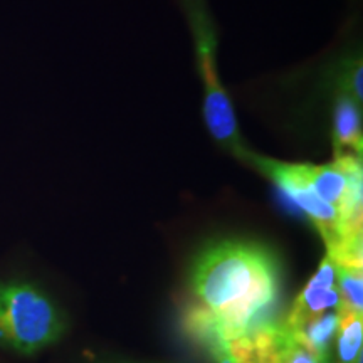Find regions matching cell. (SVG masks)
<instances>
[{
	"label": "cell",
	"mask_w": 363,
	"mask_h": 363,
	"mask_svg": "<svg viewBox=\"0 0 363 363\" xmlns=\"http://www.w3.org/2000/svg\"><path fill=\"white\" fill-rule=\"evenodd\" d=\"M190 286L199 301L189 318L192 333L214 331L235 340L269 321L279 298V262L262 244L220 240L199 254Z\"/></svg>",
	"instance_id": "6da1fadb"
},
{
	"label": "cell",
	"mask_w": 363,
	"mask_h": 363,
	"mask_svg": "<svg viewBox=\"0 0 363 363\" xmlns=\"http://www.w3.org/2000/svg\"><path fill=\"white\" fill-rule=\"evenodd\" d=\"M62 333V313L43 289L26 281H0V347L30 357Z\"/></svg>",
	"instance_id": "7a4b0ae2"
},
{
	"label": "cell",
	"mask_w": 363,
	"mask_h": 363,
	"mask_svg": "<svg viewBox=\"0 0 363 363\" xmlns=\"http://www.w3.org/2000/svg\"><path fill=\"white\" fill-rule=\"evenodd\" d=\"M190 19L197 44V56L201 62V72L206 93H203V118L211 135L224 145L225 148L233 150L234 155L249 158L251 153L244 148L242 140L239 135L238 118L234 115L233 103L222 88L219 72H217V39L206 12L201 11L195 4L190 7Z\"/></svg>",
	"instance_id": "3957f363"
},
{
	"label": "cell",
	"mask_w": 363,
	"mask_h": 363,
	"mask_svg": "<svg viewBox=\"0 0 363 363\" xmlns=\"http://www.w3.org/2000/svg\"><path fill=\"white\" fill-rule=\"evenodd\" d=\"M227 343L239 363H326L284 323L271 320Z\"/></svg>",
	"instance_id": "277c9868"
},
{
	"label": "cell",
	"mask_w": 363,
	"mask_h": 363,
	"mask_svg": "<svg viewBox=\"0 0 363 363\" xmlns=\"http://www.w3.org/2000/svg\"><path fill=\"white\" fill-rule=\"evenodd\" d=\"M337 310H342V299H340L337 278H335V264L326 254L313 278L308 281L303 291L294 299L284 323H294V321L305 320V318Z\"/></svg>",
	"instance_id": "5b68a950"
},
{
	"label": "cell",
	"mask_w": 363,
	"mask_h": 363,
	"mask_svg": "<svg viewBox=\"0 0 363 363\" xmlns=\"http://www.w3.org/2000/svg\"><path fill=\"white\" fill-rule=\"evenodd\" d=\"M333 143L335 155L348 153L350 148L353 155L362 153V120L360 108L352 98L343 96L338 99L337 108H335V121H333Z\"/></svg>",
	"instance_id": "8992f818"
},
{
	"label": "cell",
	"mask_w": 363,
	"mask_h": 363,
	"mask_svg": "<svg viewBox=\"0 0 363 363\" xmlns=\"http://www.w3.org/2000/svg\"><path fill=\"white\" fill-rule=\"evenodd\" d=\"M338 363H362L363 315L355 311H340L337 330Z\"/></svg>",
	"instance_id": "52a82bcc"
},
{
	"label": "cell",
	"mask_w": 363,
	"mask_h": 363,
	"mask_svg": "<svg viewBox=\"0 0 363 363\" xmlns=\"http://www.w3.org/2000/svg\"><path fill=\"white\" fill-rule=\"evenodd\" d=\"M342 310L363 315V262H333Z\"/></svg>",
	"instance_id": "ba28073f"
},
{
	"label": "cell",
	"mask_w": 363,
	"mask_h": 363,
	"mask_svg": "<svg viewBox=\"0 0 363 363\" xmlns=\"http://www.w3.org/2000/svg\"><path fill=\"white\" fill-rule=\"evenodd\" d=\"M194 335L207 348L208 355L212 357V362L214 363H239L238 358L234 357V353L230 352L227 340L222 338L220 335L214 333V331H199V333Z\"/></svg>",
	"instance_id": "9c48e42d"
},
{
	"label": "cell",
	"mask_w": 363,
	"mask_h": 363,
	"mask_svg": "<svg viewBox=\"0 0 363 363\" xmlns=\"http://www.w3.org/2000/svg\"><path fill=\"white\" fill-rule=\"evenodd\" d=\"M358 67H355L352 72V93L353 96L362 99V66L357 65Z\"/></svg>",
	"instance_id": "30bf717a"
},
{
	"label": "cell",
	"mask_w": 363,
	"mask_h": 363,
	"mask_svg": "<svg viewBox=\"0 0 363 363\" xmlns=\"http://www.w3.org/2000/svg\"><path fill=\"white\" fill-rule=\"evenodd\" d=\"M113 363H120V362H113Z\"/></svg>",
	"instance_id": "8fae6325"
}]
</instances>
